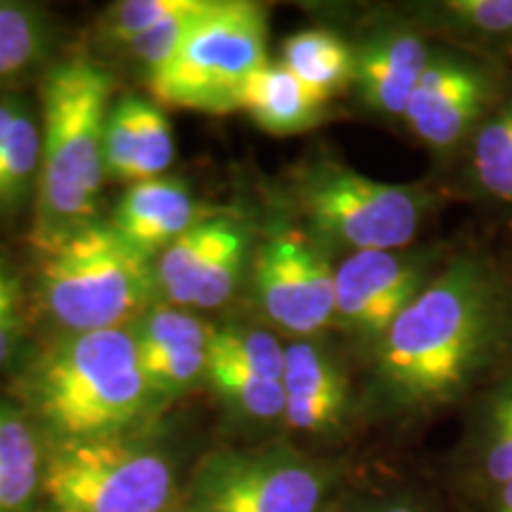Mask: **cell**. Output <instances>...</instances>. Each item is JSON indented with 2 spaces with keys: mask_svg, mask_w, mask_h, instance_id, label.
I'll list each match as a JSON object with an SVG mask.
<instances>
[{
  "mask_svg": "<svg viewBox=\"0 0 512 512\" xmlns=\"http://www.w3.org/2000/svg\"><path fill=\"white\" fill-rule=\"evenodd\" d=\"M366 358L361 413L422 425L463 411L512 366V275L503 256L456 242Z\"/></svg>",
  "mask_w": 512,
  "mask_h": 512,
  "instance_id": "1",
  "label": "cell"
},
{
  "mask_svg": "<svg viewBox=\"0 0 512 512\" xmlns=\"http://www.w3.org/2000/svg\"><path fill=\"white\" fill-rule=\"evenodd\" d=\"M24 394L50 444L126 437L159 401L128 328L72 332L55 342L31 368Z\"/></svg>",
  "mask_w": 512,
  "mask_h": 512,
  "instance_id": "2",
  "label": "cell"
},
{
  "mask_svg": "<svg viewBox=\"0 0 512 512\" xmlns=\"http://www.w3.org/2000/svg\"><path fill=\"white\" fill-rule=\"evenodd\" d=\"M292 200L304 233L328 256L403 249L418 240L448 192L437 183H382L335 157L299 166Z\"/></svg>",
  "mask_w": 512,
  "mask_h": 512,
  "instance_id": "3",
  "label": "cell"
},
{
  "mask_svg": "<svg viewBox=\"0 0 512 512\" xmlns=\"http://www.w3.org/2000/svg\"><path fill=\"white\" fill-rule=\"evenodd\" d=\"M112 76L91 60L55 64L41 88V207L46 233L93 221L105 181Z\"/></svg>",
  "mask_w": 512,
  "mask_h": 512,
  "instance_id": "4",
  "label": "cell"
},
{
  "mask_svg": "<svg viewBox=\"0 0 512 512\" xmlns=\"http://www.w3.org/2000/svg\"><path fill=\"white\" fill-rule=\"evenodd\" d=\"M38 280L50 316L72 332L124 328L157 292L155 264L98 221L46 233Z\"/></svg>",
  "mask_w": 512,
  "mask_h": 512,
  "instance_id": "5",
  "label": "cell"
},
{
  "mask_svg": "<svg viewBox=\"0 0 512 512\" xmlns=\"http://www.w3.org/2000/svg\"><path fill=\"white\" fill-rule=\"evenodd\" d=\"M347 489L339 458L290 444L219 448L192 472L185 512H330Z\"/></svg>",
  "mask_w": 512,
  "mask_h": 512,
  "instance_id": "6",
  "label": "cell"
},
{
  "mask_svg": "<svg viewBox=\"0 0 512 512\" xmlns=\"http://www.w3.org/2000/svg\"><path fill=\"white\" fill-rule=\"evenodd\" d=\"M174 494L169 458L131 434L48 444L46 512H169Z\"/></svg>",
  "mask_w": 512,
  "mask_h": 512,
  "instance_id": "7",
  "label": "cell"
},
{
  "mask_svg": "<svg viewBox=\"0 0 512 512\" xmlns=\"http://www.w3.org/2000/svg\"><path fill=\"white\" fill-rule=\"evenodd\" d=\"M266 10L247 0H214L178 53L147 76L157 102L181 110L228 114L240 110L249 76L266 57Z\"/></svg>",
  "mask_w": 512,
  "mask_h": 512,
  "instance_id": "8",
  "label": "cell"
},
{
  "mask_svg": "<svg viewBox=\"0 0 512 512\" xmlns=\"http://www.w3.org/2000/svg\"><path fill=\"white\" fill-rule=\"evenodd\" d=\"M510 83L508 64L434 43L403 114V126L448 171Z\"/></svg>",
  "mask_w": 512,
  "mask_h": 512,
  "instance_id": "9",
  "label": "cell"
},
{
  "mask_svg": "<svg viewBox=\"0 0 512 512\" xmlns=\"http://www.w3.org/2000/svg\"><path fill=\"white\" fill-rule=\"evenodd\" d=\"M456 242L375 249L335 266V325L368 354L389 325L430 285Z\"/></svg>",
  "mask_w": 512,
  "mask_h": 512,
  "instance_id": "10",
  "label": "cell"
},
{
  "mask_svg": "<svg viewBox=\"0 0 512 512\" xmlns=\"http://www.w3.org/2000/svg\"><path fill=\"white\" fill-rule=\"evenodd\" d=\"M335 261L304 230L278 228L256 254V294L266 316L299 339L335 325Z\"/></svg>",
  "mask_w": 512,
  "mask_h": 512,
  "instance_id": "11",
  "label": "cell"
},
{
  "mask_svg": "<svg viewBox=\"0 0 512 512\" xmlns=\"http://www.w3.org/2000/svg\"><path fill=\"white\" fill-rule=\"evenodd\" d=\"M285 425L316 441H339L361 413L349 370L320 339H294L285 347Z\"/></svg>",
  "mask_w": 512,
  "mask_h": 512,
  "instance_id": "12",
  "label": "cell"
},
{
  "mask_svg": "<svg viewBox=\"0 0 512 512\" xmlns=\"http://www.w3.org/2000/svg\"><path fill=\"white\" fill-rule=\"evenodd\" d=\"M434 43L406 15L370 24L351 41L354 50V91L363 110L384 121L403 124L411 95L418 86Z\"/></svg>",
  "mask_w": 512,
  "mask_h": 512,
  "instance_id": "13",
  "label": "cell"
},
{
  "mask_svg": "<svg viewBox=\"0 0 512 512\" xmlns=\"http://www.w3.org/2000/svg\"><path fill=\"white\" fill-rule=\"evenodd\" d=\"M512 482V366L460 411V434L444 465L448 498Z\"/></svg>",
  "mask_w": 512,
  "mask_h": 512,
  "instance_id": "14",
  "label": "cell"
},
{
  "mask_svg": "<svg viewBox=\"0 0 512 512\" xmlns=\"http://www.w3.org/2000/svg\"><path fill=\"white\" fill-rule=\"evenodd\" d=\"M446 174L448 197L512 223V83Z\"/></svg>",
  "mask_w": 512,
  "mask_h": 512,
  "instance_id": "15",
  "label": "cell"
},
{
  "mask_svg": "<svg viewBox=\"0 0 512 512\" xmlns=\"http://www.w3.org/2000/svg\"><path fill=\"white\" fill-rule=\"evenodd\" d=\"M403 15L432 43L512 67V0H432Z\"/></svg>",
  "mask_w": 512,
  "mask_h": 512,
  "instance_id": "16",
  "label": "cell"
},
{
  "mask_svg": "<svg viewBox=\"0 0 512 512\" xmlns=\"http://www.w3.org/2000/svg\"><path fill=\"white\" fill-rule=\"evenodd\" d=\"M200 219V209L192 200L188 185L176 178L159 176L133 183L124 192L112 226L128 245L152 261Z\"/></svg>",
  "mask_w": 512,
  "mask_h": 512,
  "instance_id": "17",
  "label": "cell"
},
{
  "mask_svg": "<svg viewBox=\"0 0 512 512\" xmlns=\"http://www.w3.org/2000/svg\"><path fill=\"white\" fill-rule=\"evenodd\" d=\"M328 105L280 62H268L249 76L240 95V110L273 136L311 131L323 124Z\"/></svg>",
  "mask_w": 512,
  "mask_h": 512,
  "instance_id": "18",
  "label": "cell"
},
{
  "mask_svg": "<svg viewBox=\"0 0 512 512\" xmlns=\"http://www.w3.org/2000/svg\"><path fill=\"white\" fill-rule=\"evenodd\" d=\"M43 451L36 422L0 401V512H34L41 503Z\"/></svg>",
  "mask_w": 512,
  "mask_h": 512,
  "instance_id": "19",
  "label": "cell"
},
{
  "mask_svg": "<svg viewBox=\"0 0 512 512\" xmlns=\"http://www.w3.org/2000/svg\"><path fill=\"white\" fill-rule=\"evenodd\" d=\"M242 226L226 216H207L185 230L155 261L157 290L181 306H192L197 287L228 240Z\"/></svg>",
  "mask_w": 512,
  "mask_h": 512,
  "instance_id": "20",
  "label": "cell"
},
{
  "mask_svg": "<svg viewBox=\"0 0 512 512\" xmlns=\"http://www.w3.org/2000/svg\"><path fill=\"white\" fill-rule=\"evenodd\" d=\"M280 64L328 102L339 93L351 91L354 50L351 41L335 29L309 27L292 34L283 43Z\"/></svg>",
  "mask_w": 512,
  "mask_h": 512,
  "instance_id": "21",
  "label": "cell"
},
{
  "mask_svg": "<svg viewBox=\"0 0 512 512\" xmlns=\"http://www.w3.org/2000/svg\"><path fill=\"white\" fill-rule=\"evenodd\" d=\"M138 358L157 399H171L207 380L209 342H178L138 349Z\"/></svg>",
  "mask_w": 512,
  "mask_h": 512,
  "instance_id": "22",
  "label": "cell"
},
{
  "mask_svg": "<svg viewBox=\"0 0 512 512\" xmlns=\"http://www.w3.org/2000/svg\"><path fill=\"white\" fill-rule=\"evenodd\" d=\"M209 363H223L283 382L285 347L271 332L233 325V328L211 330Z\"/></svg>",
  "mask_w": 512,
  "mask_h": 512,
  "instance_id": "23",
  "label": "cell"
},
{
  "mask_svg": "<svg viewBox=\"0 0 512 512\" xmlns=\"http://www.w3.org/2000/svg\"><path fill=\"white\" fill-rule=\"evenodd\" d=\"M207 380L214 387V392L245 418L264 422L285 418L283 382L268 380V377L233 366H223V363H209Z\"/></svg>",
  "mask_w": 512,
  "mask_h": 512,
  "instance_id": "24",
  "label": "cell"
},
{
  "mask_svg": "<svg viewBox=\"0 0 512 512\" xmlns=\"http://www.w3.org/2000/svg\"><path fill=\"white\" fill-rule=\"evenodd\" d=\"M43 140L36 121L19 110L0 145V207H10L24 195L36 169H41Z\"/></svg>",
  "mask_w": 512,
  "mask_h": 512,
  "instance_id": "25",
  "label": "cell"
},
{
  "mask_svg": "<svg viewBox=\"0 0 512 512\" xmlns=\"http://www.w3.org/2000/svg\"><path fill=\"white\" fill-rule=\"evenodd\" d=\"M211 5H214V0H181L178 10L171 12L162 24L128 43L131 53L147 69V76L162 69L178 53V48L183 46L190 31L197 27V22L207 15Z\"/></svg>",
  "mask_w": 512,
  "mask_h": 512,
  "instance_id": "26",
  "label": "cell"
},
{
  "mask_svg": "<svg viewBox=\"0 0 512 512\" xmlns=\"http://www.w3.org/2000/svg\"><path fill=\"white\" fill-rule=\"evenodd\" d=\"M174 162V136L162 107L136 98V155H133L131 185L159 178Z\"/></svg>",
  "mask_w": 512,
  "mask_h": 512,
  "instance_id": "27",
  "label": "cell"
},
{
  "mask_svg": "<svg viewBox=\"0 0 512 512\" xmlns=\"http://www.w3.org/2000/svg\"><path fill=\"white\" fill-rule=\"evenodd\" d=\"M43 27L36 12L22 5L0 3V81L29 67L41 53Z\"/></svg>",
  "mask_w": 512,
  "mask_h": 512,
  "instance_id": "28",
  "label": "cell"
},
{
  "mask_svg": "<svg viewBox=\"0 0 512 512\" xmlns=\"http://www.w3.org/2000/svg\"><path fill=\"white\" fill-rule=\"evenodd\" d=\"M136 155V98H121L112 105L105 131V174L114 181L131 183Z\"/></svg>",
  "mask_w": 512,
  "mask_h": 512,
  "instance_id": "29",
  "label": "cell"
},
{
  "mask_svg": "<svg viewBox=\"0 0 512 512\" xmlns=\"http://www.w3.org/2000/svg\"><path fill=\"white\" fill-rule=\"evenodd\" d=\"M330 512H453L411 489L392 491H349L344 489Z\"/></svg>",
  "mask_w": 512,
  "mask_h": 512,
  "instance_id": "30",
  "label": "cell"
},
{
  "mask_svg": "<svg viewBox=\"0 0 512 512\" xmlns=\"http://www.w3.org/2000/svg\"><path fill=\"white\" fill-rule=\"evenodd\" d=\"M178 5H181V0H126V3H119L110 12L107 34L114 41H121L128 46L138 36L162 24L171 12L178 10Z\"/></svg>",
  "mask_w": 512,
  "mask_h": 512,
  "instance_id": "31",
  "label": "cell"
},
{
  "mask_svg": "<svg viewBox=\"0 0 512 512\" xmlns=\"http://www.w3.org/2000/svg\"><path fill=\"white\" fill-rule=\"evenodd\" d=\"M19 337H22L19 283L8 264L0 259V366L15 354Z\"/></svg>",
  "mask_w": 512,
  "mask_h": 512,
  "instance_id": "32",
  "label": "cell"
},
{
  "mask_svg": "<svg viewBox=\"0 0 512 512\" xmlns=\"http://www.w3.org/2000/svg\"><path fill=\"white\" fill-rule=\"evenodd\" d=\"M453 512H512V482L472 496L448 498Z\"/></svg>",
  "mask_w": 512,
  "mask_h": 512,
  "instance_id": "33",
  "label": "cell"
},
{
  "mask_svg": "<svg viewBox=\"0 0 512 512\" xmlns=\"http://www.w3.org/2000/svg\"><path fill=\"white\" fill-rule=\"evenodd\" d=\"M19 110H22V107H19V102H15V100L0 102V145H3L5 136H8L12 121H15Z\"/></svg>",
  "mask_w": 512,
  "mask_h": 512,
  "instance_id": "34",
  "label": "cell"
},
{
  "mask_svg": "<svg viewBox=\"0 0 512 512\" xmlns=\"http://www.w3.org/2000/svg\"><path fill=\"white\" fill-rule=\"evenodd\" d=\"M503 256V261H505V266H508V271H510V275H512V238H510V242H508V247L503 249V252H498Z\"/></svg>",
  "mask_w": 512,
  "mask_h": 512,
  "instance_id": "35",
  "label": "cell"
},
{
  "mask_svg": "<svg viewBox=\"0 0 512 512\" xmlns=\"http://www.w3.org/2000/svg\"><path fill=\"white\" fill-rule=\"evenodd\" d=\"M183 512H185V510H183Z\"/></svg>",
  "mask_w": 512,
  "mask_h": 512,
  "instance_id": "36",
  "label": "cell"
}]
</instances>
